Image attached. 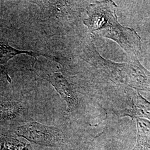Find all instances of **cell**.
<instances>
[{"mask_svg": "<svg viewBox=\"0 0 150 150\" xmlns=\"http://www.w3.org/2000/svg\"><path fill=\"white\" fill-rule=\"evenodd\" d=\"M116 9L112 1H97L87 6V17L83 23L94 36L111 39L118 43L129 57H137L141 50V38L134 29L120 23Z\"/></svg>", "mask_w": 150, "mask_h": 150, "instance_id": "1", "label": "cell"}, {"mask_svg": "<svg viewBox=\"0 0 150 150\" xmlns=\"http://www.w3.org/2000/svg\"><path fill=\"white\" fill-rule=\"evenodd\" d=\"M79 56L113 82L150 92V71L141 64L137 57H129L124 63L104 59L98 52L91 38L81 45Z\"/></svg>", "mask_w": 150, "mask_h": 150, "instance_id": "2", "label": "cell"}, {"mask_svg": "<svg viewBox=\"0 0 150 150\" xmlns=\"http://www.w3.org/2000/svg\"><path fill=\"white\" fill-rule=\"evenodd\" d=\"M29 110L24 98L13 91H0V133H12L22 123L32 121Z\"/></svg>", "mask_w": 150, "mask_h": 150, "instance_id": "3", "label": "cell"}, {"mask_svg": "<svg viewBox=\"0 0 150 150\" xmlns=\"http://www.w3.org/2000/svg\"><path fill=\"white\" fill-rule=\"evenodd\" d=\"M13 132L31 142L45 146L60 147L66 145L69 141L68 136L62 129L35 121L18 126Z\"/></svg>", "mask_w": 150, "mask_h": 150, "instance_id": "4", "label": "cell"}, {"mask_svg": "<svg viewBox=\"0 0 150 150\" xmlns=\"http://www.w3.org/2000/svg\"><path fill=\"white\" fill-rule=\"evenodd\" d=\"M40 9L42 23L50 27H64L70 25L77 14L76 1H32Z\"/></svg>", "mask_w": 150, "mask_h": 150, "instance_id": "5", "label": "cell"}, {"mask_svg": "<svg viewBox=\"0 0 150 150\" xmlns=\"http://www.w3.org/2000/svg\"><path fill=\"white\" fill-rule=\"evenodd\" d=\"M43 79L51 84L67 103L68 113L74 112L79 106V98L73 84L64 74L54 72L44 76Z\"/></svg>", "mask_w": 150, "mask_h": 150, "instance_id": "6", "label": "cell"}, {"mask_svg": "<svg viewBox=\"0 0 150 150\" xmlns=\"http://www.w3.org/2000/svg\"><path fill=\"white\" fill-rule=\"evenodd\" d=\"M120 117L128 116L133 120L147 118L150 120V102L142 96L139 92L131 91L123 109L118 111Z\"/></svg>", "mask_w": 150, "mask_h": 150, "instance_id": "7", "label": "cell"}, {"mask_svg": "<svg viewBox=\"0 0 150 150\" xmlns=\"http://www.w3.org/2000/svg\"><path fill=\"white\" fill-rule=\"evenodd\" d=\"M20 54H26L33 57L36 61L38 60L37 57L38 56H45L50 59H56V58L54 56L46 55L39 52L21 50L17 48H13L9 45L8 41L6 39L0 36V72L2 74L5 73L7 80L9 81V82H11V79L7 74L6 67V64L13 57L16 56V55Z\"/></svg>", "mask_w": 150, "mask_h": 150, "instance_id": "8", "label": "cell"}, {"mask_svg": "<svg viewBox=\"0 0 150 150\" xmlns=\"http://www.w3.org/2000/svg\"><path fill=\"white\" fill-rule=\"evenodd\" d=\"M137 139L132 150H150V122L143 118L136 120Z\"/></svg>", "mask_w": 150, "mask_h": 150, "instance_id": "9", "label": "cell"}]
</instances>
